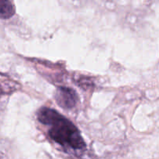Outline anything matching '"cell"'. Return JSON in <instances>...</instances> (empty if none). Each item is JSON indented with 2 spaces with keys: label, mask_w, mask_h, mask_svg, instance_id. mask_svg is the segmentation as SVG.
I'll list each match as a JSON object with an SVG mask.
<instances>
[{
  "label": "cell",
  "mask_w": 159,
  "mask_h": 159,
  "mask_svg": "<svg viewBox=\"0 0 159 159\" xmlns=\"http://www.w3.org/2000/svg\"><path fill=\"white\" fill-rule=\"evenodd\" d=\"M57 104L64 109H71L76 105L78 96L75 91L68 87H59L56 91Z\"/></svg>",
  "instance_id": "2"
},
{
  "label": "cell",
  "mask_w": 159,
  "mask_h": 159,
  "mask_svg": "<svg viewBox=\"0 0 159 159\" xmlns=\"http://www.w3.org/2000/svg\"><path fill=\"white\" fill-rule=\"evenodd\" d=\"M0 12H1L2 19H9L14 15L15 9L13 5L11 2L7 0L0 1Z\"/></svg>",
  "instance_id": "3"
},
{
  "label": "cell",
  "mask_w": 159,
  "mask_h": 159,
  "mask_svg": "<svg viewBox=\"0 0 159 159\" xmlns=\"http://www.w3.org/2000/svg\"><path fill=\"white\" fill-rule=\"evenodd\" d=\"M37 119L41 124L49 127V136L62 147L74 150H83L86 147L76 126L54 109H40L37 112Z\"/></svg>",
  "instance_id": "1"
}]
</instances>
